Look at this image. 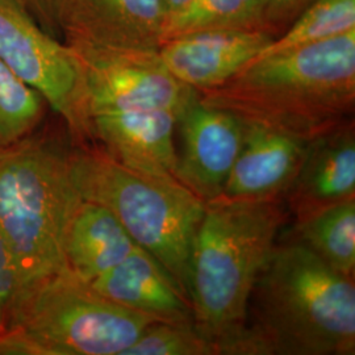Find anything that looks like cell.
Masks as SVG:
<instances>
[{"label":"cell","instance_id":"obj_1","mask_svg":"<svg viewBox=\"0 0 355 355\" xmlns=\"http://www.w3.org/2000/svg\"><path fill=\"white\" fill-rule=\"evenodd\" d=\"M200 102L243 124L316 140L353 119L355 31L291 51L257 55Z\"/></svg>","mask_w":355,"mask_h":355},{"label":"cell","instance_id":"obj_2","mask_svg":"<svg viewBox=\"0 0 355 355\" xmlns=\"http://www.w3.org/2000/svg\"><path fill=\"white\" fill-rule=\"evenodd\" d=\"M284 199L205 202L190 257L193 324L220 355H243L248 306L255 282L287 220Z\"/></svg>","mask_w":355,"mask_h":355},{"label":"cell","instance_id":"obj_3","mask_svg":"<svg viewBox=\"0 0 355 355\" xmlns=\"http://www.w3.org/2000/svg\"><path fill=\"white\" fill-rule=\"evenodd\" d=\"M354 353V278L296 240L277 243L249 300L243 355Z\"/></svg>","mask_w":355,"mask_h":355},{"label":"cell","instance_id":"obj_4","mask_svg":"<svg viewBox=\"0 0 355 355\" xmlns=\"http://www.w3.org/2000/svg\"><path fill=\"white\" fill-rule=\"evenodd\" d=\"M70 150L32 135L0 148V230L17 262L20 291L67 267L66 233L82 200Z\"/></svg>","mask_w":355,"mask_h":355},{"label":"cell","instance_id":"obj_5","mask_svg":"<svg viewBox=\"0 0 355 355\" xmlns=\"http://www.w3.org/2000/svg\"><path fill=\"white\" fill-rule=\"evenodd\" d=\"M70 174L79 196L110 209L190 299L191 249L205 202L177 178L130 168L102 148L71 149Z\"/></svg>","mask_w":355,"mask_h":355},{"label":"cell","instance_id":"obj_6","mask_svg":"<svg viewBox=\"0 0 355 355\" xmlns=\"http://www.w3.org/2000/svg\"><path fill=\"white\" fill-rule=\"evenodd\" d=\"M152 322L64 267L19 292L0 354L124 355Z\"/></svg>","mask_w":355,"mask_h":355},{"label":"cell","instance_id":"obj_7","mask_svg":"<svg viewBox=\"0 0 355 355\" xmlns=\"http://www.w3.org/2000/svg\"><path fill=\"white\" fill-rule=\"evenodd\" d=\"M0 60L62 117L78 145L94 140L79 58L16 0H0Z\"/></svg>","mask_w":355,"mask_h":355},{"label":"cell","instance_id":"obj_8","mask_svg":"<svg viewBox=\"0 0 355 355\" xmlns=\"http://www.w3.org/2000/svg\"><path fill=\"white\" fill-rule=\"evenodd\" d=\"M69 46L82 64L89 119L142 111H170L179 117L199 95L168 71L159 51Z\"/></svg>","mask_w":355,"mask_h":355},{"label":"cell","instance_id":"obj_9","mask_svg":"<svg viewBox=\"0 0 355 355\" xmlns=\"http://www.w3.org/2000/svg\"><path fill=\"white\" fill-rule=\"evenodd\" d=\"M177 130L180 152L174 177L203 202L221 196L241 148V121L198 95L179 116Z\"/></svg>","mask_w":355,"mask_h":355},{"label":"cell","instance_id":"obj_10","mask_svg":"<svg viewBox=\"0 0 355 355\" xmlns=\"http://www.w3.org/2000/svg\"><path fill=\"white\" fill-rule=\"evenodd\" d=\"M166 20L165 0H71L61 38L69 45L159 51Z\"/></svg>","mask_w":355,"mask_h":355},{"label":"cell","instance_id":"obj_11","mask_svg":"<svg viewBox=\"0 0 355 355\" xmlns=\"http://www.w3.org/2000/svg\"><path fill=\"white\" fill-rule=\"evenodd\" d=\"M274 38L259 29L200 31L166 40L159 55L178 80L203 92L228 82Z\"/></svg>","mask_w":355,"mask_h":355},{"label":"cell","instance_id":"obj_12","mask_svg":"<svg viewBox=\"0 0 355 355\" xmlns=\"http://www.w3.org/2000/svg\"><path fill=\"white\" fill-rule=\"evenodd\" d=\"M350 199H355L353 119L309 142L284 203L297 221Z\"/></svg>","mask_w":355,"mask_h":355},{"label":"cell","instance_id":"obj_13","mask_svg":"<svg viewBox=\"0 0 355 355\" xmlns=\"http://www.w3.org/2000/svg\"><path fill=\"white\" fill-rule=\"evenodd\" d=\"M242 125L241 148L223 195L229 199H284L309 142L259 125Z\"/></svg>","mask_w":355,"mask_h":355},{"label":"cell","instance_id":"obj_14","mask_svg":"<svg viewBox=\"0 0 355 355\" xmlns=\"http://www.w3.org/2000/svg\"><path fill=\"white\" fill-rule=\"evenodd\" d=\"M91 284L117 304L155 322H192L187 295L161 262L144 248L135 250Z\"/></svg>","mask_w":355,"mask_h":355},{"label":"cell","instance_id":"obj_15","mask_svg":"<svg viewBox=\"0 0 355 355\" xmlns=\"http://www.w3.org/2000/svg\"><path fill=\"white\" fill-rule=\"evenodd\" d=\"M136 246L110 209L82 199L66 233V265L82 279L92 282L123 262Z\"/></svg>","mask_w":355,"mask_h":355},{"label":"cell","instance_id":"obj_16","mask_svg":"<svg viewBox=\"0 0 355 355\" xmlns=\"http://www.w3.org/2000/svg\"><path fill=\"white\" fill-rule=\"evenodd\" d=\"M295 237L333 270L354 278L355 199L295 221Z\"/></svg>","mask_w":355,"mask_h":355},{"label":"cell","instance_id":"obj_17","mask_svg":"<svg viewBox=\"0 0 355 355\" xmlns=\"http://www.w3.org/2000/svg\"><path fill=\"white\" fill-rule=\"evenodd\" d=\"M263 6L265 0H190L167 17L164 42L200 31H265Z\"/></svg>","mask_w":355,"mask_h":355},{"label":"cell","instance_id":"obj_18","mask_svg":"<svg viewBox=\"0 0 355 355\" xmlns=\"http://www.w3.org/2000/svg\"><path fill=\"white\" fill-rule=\"evenodd\" d=\"M355 31V0H313L258 55L291 51Z\"/></svg>","mask_w":355,"mask_h":355},{"label":"cell","instance_id":"obj_19","mask_svg":"<svg viewBox=\"0 0 355 355\" xmlns=\"http://www.w3.org/2000/svg\"><path fill=\"white\" fill-rule=\"evenodd\" d=\"M46 102L0 60V148L24 140L42 120Z\"/></svg>","mask_w":355,"mask_h":355},{"label":"cell","instance_id":"obj_20","mask_svg":"<svg viewBox=\"0 0 355 355\" xmlns=\"http://www.w3.org/2000/svg\"><path fill=\"white\" fill-rule=\"evenodd\" d=\"M124 355H220L192 322H152Z\"/></svg>","mask_w":355,"mask_h":355},{"label":"cell","instance_id":"obj_21","mask_svg":"<svg viewBox=\"0 0 355 355\" xmlns=\"http://www.w3.org/2000/svg\"><path fill=\"white\" fill-rule=\"evenodd\" d=\"M20 291V274L11 245L0 230V320L4 324Z\"/></svg>","mask_w":355,"mask_h":355},{"label":"cell","instance_id":"obj_22","mask_svg":"<svg viewBox=\"0 0 355 355\" xmlns=\"http://www.w3.org/2000/svg\"><path fill=\"white\" fill-rule=\"evenodd\" d=\"M313 0H265L263 29L277 38Z\"/></svg>","mask_w":355,"mask_h":355},{"label":"cell","instance_id":"obj_23","mask_svg":"<svg viewBox=\"0 0 355 355\" xmlns=\"http://www.w3.org/2000/svg\"><path fill=\"white\" fill-rule=\"evenodd\" d=\"M32 19L55 38H61V21L71 0H16Z\"/></svg>","mask_w":355,"mask_h":355},{"label":"cell","instance_id":"obj_24","mask_svg":"<svg viewBox=\"0 0 355 355\" xmlns=\"http://www.w3.org/2000/svg\"><path fill=\"white\" fill-rule=\"evenodd\" d=\"M190 0H165L166 10H167V17L171 13L177 12L182 7H184Z\"/></svg>","mask_w":355,"mask_h":355},{"label":"cell","instance_id":"obj_25","mask_svg":"<svg viewBox=\"0 0 355 355\" xmlns=\"http://www.w3.org/2000/svg\"><path fill=\"white\" fill-rule=\"evenodd\" d=\"M4 329H6V328H4V324H3V321L0 320V336L3 334V331H4Z\"/></svg>","mask_w":355,"mask_h":355}]
</instances>
